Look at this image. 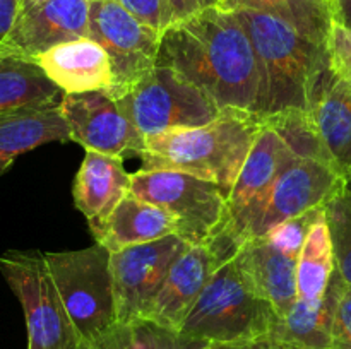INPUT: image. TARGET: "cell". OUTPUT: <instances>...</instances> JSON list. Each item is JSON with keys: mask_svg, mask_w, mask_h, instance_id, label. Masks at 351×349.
Listing matches in <instances>:
<instances>
[{"mask_svg": "<svg viewBox=\"0 0 351 349\" xmlns=\"http://www.w3.org/2000/svg\"><path fill=\"white\" fill-rule=\"evenodd\" d=\"M171 14V24L189 19L201 10L197 0H167Z\"/></svg>", "mask_w": 351, "mask_h": 349, "instance_id": "e575fe53", "label": "cell"}, {"mask_svg": "<svg viewBox=\"0 0 351 349\" xmlns=\"http://www.w3.org/2000/svg\"><path fill=\"white\" fill-rule=\"evenodd\" d=\"M204 349H288L274 334L257 339H240L228 342H208Z\"/></svg>", "mask_w": 351, "mask_h": 349, "instance_id": "d6a6232c", "label": "cell"}, {"mask_svg": "<svg viewBox=\"0 0 351 349\" xmlns=\"http://www.w3.org/2000/svg\"><path fill=\"white\" fill-rule=\"evenodd\" d=\"M256 50L261 72L257 115L300 109L312 113L329 77L328 47L308 40L283 19L259 10H237Z\"/></svg>", "mask_w": 351, "mask_h": 349, "instance_id": "7a4b0ae2", "label": "cell"}, {"mask_svg": "<svg viewBox=\"0 0 351 349\" xmlns=\"http://www.w3.org/2000/svg\"><path fill=\"white\" fill-rule=\"evenodd\" d=\"M156 65L180 72L221 109L257 113L259 62L235 12L209 7L170 24L161 33Z\"/></svg>", "mask_w": 351, "mask_h": 349, "instance_id": "6da1fadb", "label": "cell"}, {"mask_svg": "<svg viewBox=\"0 0 351 349\" xmlns=\"http://www.w3.org/2000/svg\"><path fill=\"white\" fill-rule=\"evenodd\" d=\"M263 120L283 139V142L293 151L297 157L315 159L339 168L332 154L329 153L328 146H326L324 139H322L321 132L315 125L312 113L300 112V109H288V112L274 113V115L266 116Z\"/></svg>", "mask_w": 351, "mask_h": 349, "instance_id": "4316f807", "label": "cell"}, {"mask_svg": "<svg viewBox=\"0 0 351 349\" xmlns=\"http://www.w3.org/2000/svg\"><path fill=\"white\" fill-rule=\"evenodd\" d=\"M335 349H351V286L341 281L335 313Z\"/></svg>", "mask_w": 351, "mask_h": 349, "instance_id": "1f68e13d", "label": "cell"}, {"mask_svg": "<svg viewBox=\"0 0 351 349\" xmlns=\"http://www.w3.org/2000/svg\"><path fill=\"white\" fill-rule=\"evenodd\" d=\"M34 62L64 94L105 91L113 84L108 53L89 36L57 44L38 55Z\"/></svg>", "mask_w": 351, "mask_h": 349, "instance_id": "2e32d148", "label": "cell"}, {"mask_svg": "<svg viewBox=\"0 0 351 349\" xmlns=\"http://www.w3.org/2000/svg\"><path fill=\"white\" fill-rule=\"evenodd\" d=\"M189 245L170 235L110 253L119 324L147 317L168 270Z\"/></svg>", "mask_w": 351, "mask_h": 349, "instance_id": "8fae6325", "label": "cell"}, {"mask_svg": "<svg viewBox=\"0 0 351 349\" xmlns=\"http://www.w3.org/2000/svg\"><path fill=\"white\" fill-rule=\"evenodd\" d=\"M177 235V222L165 209L127 194L101 228L93 233L110 253Z\"/></svg>", "mask_w": 351, "mask_h": 349, "instance_id": "ffe728a7", "label": "cell"}, {"mask_svg": "<svg viewBox=\"0 0 351 349\" xmlns=\"http://www.w3.org/2000/svg\"><path fill=\"white\" fill-rule=\"evenodd\" d=\"M263 125L257 113L228 108L206 125L146 137L137 153L139 170L182 171L218 183L230 194Z\"/></svg>", "mask_w": 351, "mask_h": 349, "instance_id": "3957f363", "label": "cell"}, {"mask_svg": "<svg viewBox=\"0 0 351 349\" xmlns=\"http://www.w3.org/2000/svg\"><path fill=\"white\" fill-rule=\"evenodd\" d=\"M297 159L283 139L264 123L230 190L225 226L213 240L239 253L249 240L274 183Z\"/></svg>", "mask_w": 351, "mask_h": 349, "instance_id": "9c48e42d", "label": "cell"}, {"mask_svg": "<svg viewBox=\"0 0 351 349\" xmlns=\"http://www.w3.org/2000/svg\"><path fill=\"white\" fill-rule=\"evenodd\" d=\"M129 194L165 209L177 222V235L191 245L211 242L225 226L228 192L189 173L137 170Z\"/></svg>", "mask_w": 351, "mask_h": 349, "instance_id": "52a82bcc", "label": "cell"}, {"mask_svg": "<svg viewBox=\"0 0 351 349\" xmlns=\"http://www.w3.org/2000/svg\"><path fill=\"white\" fill-rule=\"evenodd\" d=\"M113 99L144 137L206 125L223 112L185 75L167 65L153 67Z\"/></svg>", "mask_w": 351, "mask_h": 349, "instance_id": "8992f818", "label": "cell"}, {"mask_svg": "<svg viewBox=\"0 0 351 349\" xmlns=\"http://www.w3.org/2000/svg\"><path fill=\"white\" fill-rule=\"evenodd\" d=\"M237 260L254 289L269 301L278 317H283L298 298L297 259L259 236L243 243Z\"/></svg>", "mask_w": 351, "mask_h": 349, "instance_id": "ac0fdd59", "label": "cell"}, {"mask_svg": "<svg viewBox=\"0 0 351 349\" xmlns=\"http://www.w3.org/2000/svg\"><path fill=\"white\" fill-rule=\"evenodd\" d=\"M89 9L91 0H47L24 7L0 50L34 60L57 44L89 36Z\"/></svg>", "mask_w": 351, "mask_h": 349, "instance_id": "5bb4252c", "label": "cell"}, {"mask_svg": "<svg viewBox=\"0 0 351 349\" xmlns=\"http://www.w3.org/2000/svg\"><path fill=\"white\" fill-rule=\"evenodd\" d=\"M64 92L31 58L0 50V113L60 103Z\"/></svg>", "mask_w": 351, "mask_h": 349, "instance_id": "7402d4cb", "label": "cell"}, {"mask_svg": "<svg viewBox=\"0 0 351 349\" xmlns=\"http://www.w3.org/2000/svg\"><path fill=\"white\" fill-rule=\"evenodd\" d=\"M336 272L335 250L329 233L326 209L308 231L297 259V294L300 300H319L328 291Z\"/></svg>", "mask_w": 351, "mask_h": 349, "instance_id": "d4e9b609", "label": "cell"}, {"mask_svg": "<svg viewBox=\"0 0 351 349\" xmlns=\"http://www.w3.org/2000/svg\"><path fill=\"white\" fill-rule=\"evenodd\" d=\"M41 2H47V0H23V2H21V9H24V7L36 5V3H41Z\"/></svg>", "mask_w": 351, "mask_h": 349, "instance_id": "74e56055", "label": "cell"}, {"mask_svg": "<svg viewBox=\"0 0 351 349\" xmlns=\"http://www.w3.org/2000/svg\"><path fill=\"white\" fill-rule=\"evenodd\" d=\"M60 103L0 113V174L5 173L21 154L48 142L71 140Z\"/></svg>", "mask_w": 351, "mask_h": 349, "instance_id": "d6986e66", "label": "cell"}, {"mask_svg": "<svg viewBox=\"0 0 351 349\" xmlns=\"http://www.w3.org/2000/svg\"><path fill=\"white\" fill-rule=\"evenodd\" d=\"M201 9H209V7H218L219 0H197Z\"/></svg>", "mask_w": 351, "mask_h": 349, "instance_id": "8d00e7d4", "label": "cell"}, {"mask_svg": "<svg viewBox=\"0 0 351 349\" xmlns=\"http://www.w3.org/2000/svg\"><path fill=\"white\" fill-rule=\"evenodd\" d=\"M346 178H348V187L351 190V166L348 168V171H346Z\"/></svg>", "mask_w": 351, "mask_h": 349, "instance_id": "f35d334b", "label": "cell"}, {"mask_svg": "<svg viewBox=\"0 0 351 349\" xmlns=\"http://www.w3.org/2000/svg\"><path fill=\"white\" fill-rule=\"evenodd\" d=\"M19 2H23V0H19Z\"/></svg>", "mask_w": 351, "mask_h": 349, "instance_id": "60d3db41", "label": "cell"}, {"mask_svg": "<svg viewBox=\"0 0 351 349\" xmlns=\"http://www.w3.org/2000/svg\"><path fill=\"white\" fill-rule=\"evenodd\" d=\"M328 62L335 77L351 81V29L336 21L329 33Z\"/></svg>", "mask_w": 351, "mask_h": 349, "instance_id": "f546056e", "label": "cell"}, {"mask_svg": "<svg viewBox=\"0 0 351 349\" xmlns=\"http://www.w3.org/2000/svg\"><path fill=\"white\" fill-rule=\"evenodd\" d=\"M60 108L71 130V140L86 151L123 157L127 153L137 154L144 147L146 137L130 123L106 89L64 94Z\"/></svg>", "mask_w": 351, "mask_h": 349, "instance_id": "7c38bea8", "label": "cell"}, {"mask_svg": "<svg viewBox=\"0 0 351 349\" xmlns=\"http://www.w3.org/2000/svg\"><path fill=\"white\" fill-rule=\"evenodd\" d=\"M341 281L336 270L324 296L314 301L297 298L293 307L278 318L273 334L288 349H335V313Z\"/></svg>", "mask_w": 351, "mask_h": 349, "instance_id": "44dd1931", "label": "cell"}, {"mask_svg": "<svg viewBox=\"0 0 351 349\" xmlns=\"http://www.w3.org/2000/svg\"><path fill=\"white\" fill-rule=\"evenodd\" d=\"M324 209L335 250L336 270L351 286V190L348 185L339 190Z\"/></svg>", "mask_w": 351, "mask_h": 349, "instance_id": "83f0119b", "label": "cell"}, {"mask_svg": "<svg viewBox=\"0 0 351 349\" xmlns=\"http://www.w3.org/2000/svg\"><path fill=\"white\" fill-rule=\"evenodd\" d=\"M0 274L23 307L27 349H79L81 341L58 298L43 253L7 250L0 255Z\"/></svg>", "mask_w": 351, "mask_h": 349, "instance_id": "ba28073f", "label": "cell"}, {"mask_svg": "<svg viewBox=\"0 0 351 349\" xmlns=\"http://www.w3.org/2000/svg\"><path fill=\"white\" fill-rule=\"evenodd\" d=\"M346 185L348 178L339 168L298 157L274 183L249 240L264 236L287 219L324 207Z\"/></svg>", "mask_w": 351, "mask_h": 349, "instance_id": "4fadbf2b", "label": "cell"}, {"mask_svg": "<svg viewBox=\"0 0 351 349\" xmlns=\"http://www.w3.org/2000/svg\"><path fill=\"white\" fill-rule=\"evenodd\" d=\"M322 212H324V207H317L308 212H304L300 216L287 219V221L274 226L263 238L269 242L280 252L287 253V255L293 257V259H298L302 246H304L305 240L308 236V231L315 224V221L321 218Z\"/></svg>", "mask_w": 351, "mask_h": 349, "instance_id": "f1b7e54d", "label": "cell"}, {"mask_svg": "<svg viewBox=\"0 0 351 349\" xmlns=\"http://www.w3.org/2000/svg\"><path fill=\"white\" fill-rule=\"evenodd\" d=\"M132 173L125 170L123 157L86 151L75 174L72 197L75 209L88 221L91 233L98 231L113 209L130 192Z\"/></svg>", "mask_w": 351, "mask_h": 349, "instance_id": "e0dca14e", "label": "cell"}, {"mask_svg": "<svg viewBox=\"0 0 351 349\" xmlns=\"http://www.w3.org/2000/svg\"><path fill=\"white\" fill-rule=\"evenodd\" d=\"M119 2L137 19L160 33H163L171 24V14L167 0H119Z\"/></svg>", "mask_w": 351, "mask_h": 349, "instance_id": "4dcf8cb0", "label": "cell"}, {"mask_svg": "<svg viewBox=\"0 0 351 349\" xmlns=\"http://www.w3.org/2000/svg\"><path fill=\"white\" fill-rule=\"evenodd\" d=\"M48 272L81 344L119 324L110 252L99 243L82 250L47 252Z\"/></svg>", "mask_w": 351, "mask_h": 349, "instance_id": "5b68a950", "label": "cell"}, {"mask_svg": "<svg viewBox=\"0 0 351 349\" xmlns=\"http://www.w3.org/2000/svg\"><path fill=\"white\" fill-rule=\"evenodd\" d=\"M208 342L191 339L149 318L117 324L79 349H204Z\"/></svg>", "mask_w": 351, "mask_h": 349, "instance_id": "484cf974", "label": "cell"}, {"mask_svg": "<svg viewBox=\"0 0 351 349\" xmlns=\"http://www.w3.org/2000/svg\"><path fill=\"white\" fill-rule=\"evenodd\" d=\"M228 260L211 242L189 245L168 270L146 318L178 331L216 270Z\"/></svg>", "mask_w": 351, "mask_h": 349, "instance_id": "9a60e30c", "label": "cell"}, {"mask_svg": "<svg viewBox=\"0 0 351 349\" xmlns=\"http://www.w3.org/2000/svg\"><path fill=\"white\" fill-rule=\"evenodd\" d=\"M312 116L329 153L346 173L351 166V81L329 74Z\"/></svg>", "mask_w": 351, "mask_h": 349, "instance_id": "603a6c76", "label": "cell"}, {"mask_svg": "<svg viewBox=\"0 0 351 349\" xmlns=\"http://www.w3.org/2000/svg\"><path fill=\"white\" fill-rule=\"evenodd\" d=\"M329 2H331V3H332V5H335V2H336V0H329Z\"/></svg>", "mask_w": 351, "mask_h": 349, "instance_id": "ab89813d", "label": "cell"}, {"mask_svg": "<svg viewBox=\"0 0 351 349\" xmlns=\"http://www.w3.org/2000/svg\"><path fill=\"white\" fill-rule=\"evenodd\" d=\"M278 313L252 287L237 255L223 263L178 332L202 342H228L273 334Z\"/></svg>", "mask_w": 351, "mask_h": 349, "instance_id": "277c9868", "label": "cell"}, {"mask_svg": "<svg viewBox=\"0 0 351 349\" xmlns=\"http://www.w3.org/2000/svg\"><path fill=\"white\" fill-rule=\"evenodd\" d=\"M19 0H0V43L12 29L17 16H19Z\"/></svg>", "mask_w": 351, "mask_h": 349, "instance_id": "836d02e7", "label": "cell"}, {"mask_svg": "<svg viewBox=\"0 0 351 349\" xmlns=\"http://www.w3.org/2000/svg\"><path fill=\"white\" fill-rule=\"evenodd\" d=\"M335 21L351 29V0H336Z\"/></svg>", "mask_w": 351, "mask_h": 349, "instance_id": "d590c367", "label": "cell"}, {"mask_svg": "<svg viewBox=\"0 0 351 349\" xmlns=\"http://www.w3.org/2000/svg\"><path fill=\"white\" fill-rule=\"evenodd\" d=\"M89 38L98 41L112 62V98L156 67L161 33L137 19L119 0H91Z\"/></svg>", "mask_w": 351, "mask_h": 349, "instance_id": "30bf717a", "label": "cell"}, {"mask_svg": "<svg viewBox=\"0 0 351 349\" xmlns=\"http://www.w3.org/2000/svg\"><path fill=\"white\" fill-rule=\"evenodd\" d=\"M218 9L226 12L249 9L271 14L322 47H328L335 24V5L329 0H219Z\"/></svg>", "mask_w": 351, "mask_h": 349, "instance_id": "cb8c5ba5", "label": "cell"}]
</instances>
